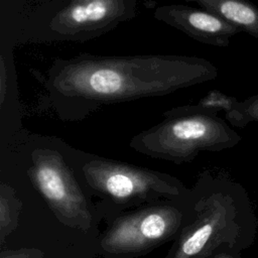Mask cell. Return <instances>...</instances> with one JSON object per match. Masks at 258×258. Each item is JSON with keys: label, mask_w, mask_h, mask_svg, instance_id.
I'll use <instances>...</instances> for the list:
<instances>
[{"label": "cell", "mask_w": 258, "mask_h": 258, "mask_svg": "<svg viewBox=\"0 0 258 258\" xmlns=\"http://www.w3.org/2000/svg\"><path fill=\"white\" fill-rule=\"evenodd\" d=\"M29 0H0L1 27L10 25L29 5Z\"/></svg>", "instance_id": "cell-10"}, {"label": "cell", "mask_w": 258, "mask_h": 258, "mask_svg": "<svg viewBox=\"0 0 258 258\" xmlns=\"http://www.w3.org/2000/svg\"><path fill=\"white\" fill-rule=\"evenodd\" d=\"M153 18L171 26L190 38L215 46H227L232 36L241 31L224 18L204 9L183 4L157 6Z\"/></svg>", "instance_id": "cell-7"}, {"label": "cell", "mask_w": 258, "mask_h": 258, "mask_svg": "<svg viewBox=\"0 0 258 258\" xmlns=\"http://www.w3.org/2000/svg\"><path fill=\"white\" fill-rule=\"evenodd\" d=\"M27 174L46 205L63 225L87 233L93 224L90 204L62 155L54 149L31 152Z\"/></svg>", "instance_id": "cell-6"}, {"label": "cell", "mask_w": 258, "mask_h": 258, "mask_svg": "<svg viewBox=\"0 0 258 258\" xmlns=\"http://www.w3.org/2000/svg\"><path fill=\"white\" fill-rule=\"evenodd\" d=\"M86 183L103 199L120 207L177 202L190 190L176 177L133 164L92 158L81 167Z\"/></svg>", "instance_id": "cell-3"}, {"label": "cell", "mask_w": 258, "mask_h": 258, "mask_svg": "<svg viewBox=\"0 0 258 258\" xmlns=\"http://www.w3.org/2000/svg\"><path fill=\"white\" fill-rule=\"evenodd\" d=\"M139 0H38L8 26L1 44L85 42L133 19Z\"/></svg>", "instance_id": "cell-2"}, {"label": "cell", "mask_w": 258, "mask_h": 258, "mask_svg": "<svg viewBox=\"0 0 258 258\" xmlns=\"http://www.w3.org/2000/svg\"><path fill=\"white\" fill-rule=\"evenodd\" d=\"M222 258H225V257H222Z\"/></svg>", "instance_id": "cell-12"}, {"label": "cell", "mask_w": 258, "mask_h": 258, "mask_svg": "<svg viewBox=\"0 0 258 258\" xmlns=\"http://www.w3.org/2000/svg\"><path fill=\"white\" fill-rule=\"evenodd\" d=\"M209 60L180 54L55 58L40 77L44 100L62 120H80L104 105L160 97L215 79Z\"/></svg>", "instance_id": "cell-1"}, {"label": "cell", "mask_w": 258, "mask_h": 258, "mask_svg": "<svg viewBox=\"0 0 258 258\" xmlns=\"http://www.w3.org/2000/svg\"><path fill=\"white\" fill-rule=\"evenodd\" d=\"M22 203L15 189L6 182L0 184V245L16 229Z\"/></svg>", "instance_id": "cell-9"}, {"label": "cell", "mask_w": 258, "mask_h": 258, "mask_svg": "<svg viewBox=\"0 0 258 258\" xmlns=\"http://www.w3.org/2000/svg\"><path fill=\"white\" fill-rule=\"evenodd\" d=\"M187 215L172 201L141 207L116 218L102 235L100 252L109 258H130L176 238Z\"/></svg>", "instance_id": "cell-4"}, {"label": "cell", "mask_w": 258, "mask_h": 258, "mask_svg": "<svg viewBox=\"0 0 258 258\" xmlns=\"http://www.w3.org/2000/svg\"><path fill=\"white\" fill-rule=\"evenodd\" d=\"M44 252L38 248L23 247L15 250L7 249L0 253V258H43Z\"/></svg>", "instance_id": "cell-11"}, {"label": "cell", "mask_w": 258, "mask_h": 258, "mask_svg": "<svg viewBox=\"0 0 258 258\" xmlns=\"http://www.w3.org/2000/svg\"><path fill=\"white\" fill-rule=\"evenodd\" d=\"M224 18L240 30L258 38V8L247 0H183Z\"/></svg>", "instance_id": "cell-8"}, {"label": "cell", "mask_w": 258, "mask_h": 258, "mask_svg": "<svg viewBox=\"0 0 258 258\" xmlns=\"http://www.w3.org/2000/svg\"><path fill=\"white\" fill-rule=\"evenodd\" d=\"M163 116V121L132 137L129 146L151 158L181 164L194 159L200 151L215 147L224 138L222 126L209 113Z\"/></svg>", "instance_id": "cell-5"}]
</instances>
